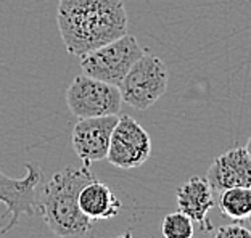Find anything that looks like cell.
I'll return each mask as SVG.
<instances>
[{"mask_svg":"<svg viewBox=\"0 0 251 238\" xmlns=\"http://www.w3.org/2000/svg\"><path fill=\"white\" fill-rule=\"evenodd\" d=\"M56 23L66 52L74 56L127 34L123 0H58Z\"/></svg>","mask_w":251,"mask_h":238,"instance_id":"6da1fadb","label":"cell"},{"mask_svg":"<svg viewBox=\"0 0 251 238\" xmlns=\"http://www.w3.org/2000/svg\"><path fill=\"white\" fill-rule=\"evenodd\" d=\"M90 166H66L55 172L44 185L37 208L47 227L60 238H82L92 230L94 222L79 209V191L94 180Z\"/></svg>","mask_w":251,"mask_h":238,"instance_id":"7a4b0ae2","label":"cell"},{"mask_svg":"<svg viewBox=\"0 0 251 238\" xmlns=\"http://www.w3.org/2000/svg\"><path fill=\"white\" fill-rule=\"evenodd\" d=\"M169 72L166 63L150 52H145L119 82V94L124 103L135 110H148L166 94Z\"/></svg>","mask_w":251,"mask_h":238,"instance_id":"3957f363","label":"cell"},{"mask_svg":"<svg viewBox=\"0 0 251 238\" xmlns=\"http://www.w3.org/2000/svg\"><path fill=\"white\" fill-rule=\"evenodd\" d=\"M144 53L145 50L139 41L134 36L124 34L123 37L90 50L79 58L84 76L119 86L127 71Z\"/></svg>","mask_w":251,"mask_h":238,"instance_id":"277c9868","label":"cell"},{"mask_svg":"<svg viewBox=\"0 0 251 238\" xmlns=\"http://www.w3.org/2000/svg\"><path fill=\"white\" fill-rule=\"evenodd\" d=\"M66 105L74 116L99 118L119 115L123 105L118 86L89 76H76L66 92Z\"/></svg>","mask_w":251,"mask_h":238,"instance_id":"5b68a950","label":"cell"},{"mask_svg":"<svg viewBox=\"0 0 251 238\" xmlns=\"http://www.w3.org/2000/svg\"><path fill=\"white\" fill-rule=\"evenodd\" d=\"M25 177H10L0 171V203L7 206V213L0 219L10 216V220L0 229L5 235L20 224L21 216L32 217L37 209V185L42 180V171L37 164H25Z\"/></svg>","mask_w":251,"mask_h":238,"instance_id":"8992f818","label":"cell"},{"mask_svg":"<svg viewBox=\"0 0 251 238\" xmlns=\"http://www.w3.org/2000/svg\"><path fill=\"white\" fill-rule=\"evenodd\" d=\"M151 155V139L132 116H118L105 160L119 169H135Z\"/></svg>","mask_w":251,"mask_h":238,"instance_id":"52a82bcc","label":"cell"},{"mask_svg":"<svg viewBox=\"0 0 251 238\" xmlns=\"http://www.w3.org/2000/svg\"><path fill=\"white\" fill-rule=\"evenodd\" d=\"M118 116L119 115L81 118L76 122L71 134V143L84 164L90 166L92 163L106 158L110 137L118 122Z\"/></svg>","mask_w":251,"mask_h":238,"instance_id":"ba28073f","label":"cell"},{"mask_svg":"<svg viewBox=\"0 0 251 238\" xmlns=\"http://www.w3.org/2000/svg\"><path fill=\"white\" fill-rule=\"evenodd\" d=\"M211 190L221 193L232 187H251V155L250 146H233L219 155L208 169L206 177Z\"/></svg>","mask_w":251,"mask_h":238,"instance_id":"9c48e42d","label":"cell"},{"mask_svg":"<svg viewBox=\"0 0 251 238\" xmlns=\"http://www.w3.org/2000/svg\"><path fill=\"white\" fill-rule=\"evenodd\" d=\"M176 200H177L179 211L190 217L193 224H198L203 232L213 230V225L208 220V214L214 208L216 200L214 191L211 190L206 179L200 175L187 179L179 187Z\"/></svg>","mask_w":251,"mask_h":238,"instance_id":"30bf717a","label":"cell"},{"mask_svg":"<svg viewBox=\"0 0 251 238\" xmlns=\"http://www.w3.org/2000/svg\"><path fill=\"white\" fill-rule=\"evenodd\" d=\"M79 209L89 220H108L121 213L123 205L106 184L100 180H90L79 191Z\"/></svg>","mask_w":251,"mask_h":238,"instance_id":"8fae6325","label":"cell"},{"mask_svg":"<svg viewBox=\"0 0 251 238\" xmlns=\"http://www.w3.org/2000/svg\"><path fill=\"white\" fill-rule=\"evenodd\" d=\"M222 216L233 220H247L251 216V190L248 187H232L219 193Z\"/></svg>","mask_w":251,"mask_h":238,"instance_id":"7c38bea8","label":"cell"},{"mask_svg":"<svg viewBox=\"0 0 251 238\" xmlns=\"http://www.w3.org/2000/svg\"><path fill=\"white\" fill-rule=\"evenodd\" d=\"M161 234L164 238H193V222L184 213H171L161 222Z\"/></svg>","mask_w":251,"mask_h":238,"instance_id":"4fadbf2b","label":"cell"},{"mask_svg":"<svg viewBox=\"0 0 251 238\" xmlns=\"http://www.w3.org/2000/svg\"><path fill=\"white\" fill-rule=\"evenodd\" d=\"M211 238H251V232L240 224H229L216 229Z\"/></svg>","mask_w":251,"mask_h":238,"instance_id":"5bb4252c","label":"cell"},{"mask_svg":"<svg viewBox=\"0 0 251 238\" xmlns=\"http://www.w3.org/2000/svg\"><path fill=\"white\" fill-rule=\"evenodd\" d=\"M116 238H134V237H132V234H130V232H126V234L119 235V237H116Z\"/></svg>","mask_w":251,"mask_h":238,"instance_id":"9a60e30c","label":"cell"}]
</instances>
